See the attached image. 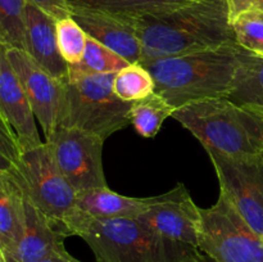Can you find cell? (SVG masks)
I'll return each instance as SVG.
<instances>
[{
  "label": "cell",
  "instance_id": "1",
  "mask_svg": "<svg viewBox=\"0 0 263 262\" xmlns=\"http://www.w3.org/2000/svg\"><path fill=\"white\" fill-rule=\"evenodd\" d=\"M127 22L140 39L141 63L236 44L226 0H194L172 12Z\"/></svg>",
  "mask_w": 263,
  "mask_h": 262
},
{
  "label": "cell",
  "instance_id": "2",
  "mask_svg": "<svg viewBox=\"0 0 263 262\" xmlns=\"http://www.w3.org/2000/svg\"><path fill=\"white\" fill-rule=\"evenodd\" d=\"M69 236H80L97 262H204L198 247L159 235L139 218H94L76 212L67 220Z\"/></svg>",
  "mask_w": 263,
  "mask_h": 262
},
{
  "label": "cell",
  "instance_id": "3",
  "mask_svg": "<svg viewBox=\"0 0 263 262\" xmlns=\"http://www.w3.org/2000/svg\"><path fill=\"white\" fill-rule=\"evenodd\" d=\"M240 50L235 44L141 64L153 76L154 92L176 109L199 100L228 97L235 81Z\"/></svg>",
  "mask_w": 263,
  "mask_h": 262
},
{
  "label": "cell",
  "instance_id": "4",
  "mask_svg": "<svg viewBox=\"0 0 263 262\" xmlns=\"http://www.w3.org/2000/svg\"><path fill=\"white\" fill-rule=\"evenodd\" d=\"M172 117L200 141L205 151L233 158L258 157L263 149V121L226 97L176 108Z\"/></svg>",
  "mask_w": 263,
  "mask_h": 262
},
{
  "label": "cell",
  "instance_id": "5",
  "mask_svg": "<svg viewBox=\"0 0 263 262\" xmlns=\"http://www.w3.org/2000/svg\"><path fill=\"white\" fill-rule=\"evenodd\" d=\"M116 73L84 74L68 71L63 80V98L58 126L86 131L108 139L131 125L133 103L113 91Z\"/></svg>",
  "mask_w": 263,
  "mask_h": 262
},
{
  "label": "cell",
  "instance_id": "6",
  "mask_svg": "<svg viewBox=\"0 0 263 262\" xmlns=\"http://www.w3.org/2000/svg\"><path fill=\"white\" fill-rule=\"evenodd\" d=\"M12 174L26 199L64 228L67 220L76 212L77 193L62 175L48 144L21 152Z\"/></svg>",
  "mask_w": 263,
  "mask_h": 262
},
{
  "label": "cell",
  "instance_id": "7",
  "mask_svg": "<svg viewBox=\"0 0 263 262\" xmlns=\"http://www.w3.org/2000/svg\"><path fill=\"white\" fill-rule=\"evenodd\" d=\"M199 248L215 262H263V236L257 234L220 193L210 208H200Z\"/></svg>",
  "mask_w": 263,
  "mask_h": 262
},
{
  "label": "cell",
  "instance_id": "8",
  "mask_svg": "<svg viewBox=\"0 0 263 262\" xmlns=\"http://www.w3.org/2000/svg\"><path fill=\"white\" fill-rule=\"evenodd\" d=\"M45 139L57 166L77 194L107 186L103 169L104 139L63 126H58Z\"/></svg>",
  "mask_w": 263,
  "mask_h": 262
},
{
  "label": "cell",
  "instance_id": "9",
  "mask_svg": "<svg viewBox=\"0 0 263 262\" xmlns=\"http://www.w3.org/2000/svg\"><path fill=\"white\" fill-rule=\"evenodd\" d=\"M213 164L220 193L240 217L263 236V163L258 157L233 158L207 151Z\"/></svg>",
  "mask_w": 263,
  "mask_h": 262
},
{
  "label": "cell",
  "instance_id": "10",
  "mask_svg": "<svg viewBox=\"0 0 263 262\" xmlns=\"http://www.w3.org/2000/svg\"><path fill=\"white\" fill-rule=\"evenodd\" d=\"M7 57L22 84L44 135L48 138L58 127L63 98V80L51 76L31 58L27 51L7 48Z\"/></svg>",
  "mask_w": 263,
  "mask_h": 262
},
{
  "label": "cell",
  "instance_id": "11",
  "mask_svg": "<svg viewBox=\"0 0 263 262\" xmlns=\"http://www.w3.org/2000/svg\"><path fill=\"white\" fill-rule=\"evenodd\" d=\"M138 218L164 238L199 248L202 213L184 184L159 195Z\"/></svg>",
  "mask_w": 263,
  "mask_h": 262
},
{
  "label": "cell",
  "instance_id": "12",
  "mask_svg": "<svg viewBox=\"0 0 263 262\" xmlns=\"http://www.w3.org/2000/svg\"><path fill=\"white\" fill-rule=\"evenodd\" d=\"M0 113L14 131L21 152L43 144L32 107L8 61L7 46L3 44H0Z\"/></svg>",
  "mask_w": 263,
  "mask_h": 262
},
{
  "label": "cell",
  "instance_id": "13",
  "mask_svg": "<svg viewBox=\"0 0 263 262\" xmlns=\"http://www.w3.org/2000/svg\"><path fill=\"white\" fill-rule=\"evenodd\" d=\"M31 58L58 80L68 76V64L59 53L57 20L36 5H26V48Z\"/></svg>",
  "mask_w": 263,
  "mask_h": 262
},
{
  "label": "cell",
  "instance_id": "14",
  "mask_svg": "<svg viewBox=\"0 0 263 262\" xmlns=\"http://www.w3.org/2000/svg\"><path fill=\"white\" fill-rule=\"evenodd\" d=\"M67 236L69 235L63 226L46 217L26 199L23 236L7 262H37L50 254L66 251L64 239Z\"/></svg>",
  "mask_w": 263,
  "mask_h": 262
},
{
  "label": "cell",
  "instance_id": "15",
  "mask_svg": "<svg viewBox=\"0 0 263 262\" xmlns=\"http://www.w3.org/2000/svg\"><path fill=\"white\" fill-rule=\"evenodd\" d=\"M87 36L120 54L128 63H141V43L130 22L109 15L72 12Z\"/></svg>",
  "mask_w": 263,
  "mask_h": 262
},
{
  "label": "cell",
  "instance_id": "16",
  "mask_svg": "<svg viewBox=\"0 0 263 262\" xmlns=\"http://www.w3.org/2000/svg\"><path fill=\"white\" fill-rule=\"evenodd\" d=\"M26 198L14 175L0 170V252L7 262L25 231Z\"/></svg>",
  "mask_w": 263,
  "mask_h": 262
},
{
  "label": "cell",
  "instance_id": "17",
  "mask_svg": "<svg viewBox=\"0 0 263 262\" xmlns=\"http://www.w3.org/2000/svg\"><path fill=\"white\" fill-rule=\"evenodd\" d=\"M158 199L126 197L103 186L79 193L76 210L94 218H138Z\"/></svg>",
  "mask_w": 263,
  "mask_h": 262
},
{
  "label": "cell",
  "instance_id": "18",
  "mask_svg": "<svg viewBox=\"0 0 263 262\" xmlns=\"http://www.w3.org/2000/svg\"><path fill=\"white\" fill-rule=\"evenodd\" d=\"M194 0H67L71 12L109 15L123 21L172 12Z\"/></svg>",
  "mask_w": 263,
  "mask_h": 262
},
{
  "label": "cell",
  "instance_id": "19",
  "mask_svg": "<svg viewBox=\"0 0 263 262\" xmlns=\"http://www.w3.org/2000/svg\"><path fill=\"white\" fill-rule=\"evenodd\" d=\"M228 99L263 121V58L241 49L233 89Z\"/></svg>",
  "mask_w": 263,
  "mask_h": 262
},
{
  "label": "cell",
  "instance_id": "20",
  "mask_svg": "<svg viewBox=\"0 0 263 262\" xmlns=\"http://www.w3.org/2000/svg\"><path fill=\"white\" fill-rule=\"evenodd\" d=\"M175 107L163 97L153 92L145 99L134 102L130 109V122L136 133L143 138H154L168 117H172Z\"/></svg>",
  "mask_w": 263,
  "mask_h": 262
},
{
  "label": "cell",
  "instance_id": "21",
  "mask_svg": "<svg viewBox=\"0 0 263 262\" xmlns=\"http://www.w3.org/2000/svg\"><path fill=\"white\" fill-rule=\"evenodd\" d=\"M113 91L123 102L134 103L153 94L156 82L144 64L131 63L115 74Z\"/></svg>",
  "mask_w": 263,
  "mask_h": 262
},
{
  "label": "cell",
  "instance_id": "22",
  "mask_svg": "<svg viewBox=\"0 0 263 262\" xmlns=\"http://www.w3.org/2000/svg\"><path fill=\"white\" fill-rule=\"evenodd\" d=\"M128 63L123 57L108 49L87 36L85 53L81 62L73 66H68L69 72L84 74H107L117 73L122 68L127 67Z\"/></svg>",
  "mask_w": 263,
  "mask_h": 262
},
{
  "label": "cell",
  "instance_id": "23",
  "mask_svg": "<svg viewBox=\"0 0 263 262\" xmlns=\"http://www.w3.org/2000/svg\"><path fill=\"white\" fill-rule=\"evenodd\" d=\"M27 0H0V44L7 48H26Z\"/></svg>",
  "mask_w": 263,
  "mask_h": 262
},
{
  "label": "cell",
  "instance_id": "24",
  "mask_svg": "<svg viewBox=\"0 0 263 262\" xmlns=\"http://www.w3.org/2000/svg\"><path fill=\"white\" fill-rule=\"evenodd\" d=\"M231 27L241 49L263 58V10L241 13L231 21Z\"/></svg>",
  "mask_w": 263,
  "mask_h": 262
},
{
  "label": "cell",
  "instance_id": "25",
  "mask_svg": "<svg viewBox=\"0 0 263 262\" xmlns=\"http://www.w3.org/2000/svg\"><path fill=\"white\" fill-rule=\"evenodd\" d=\"M86 40V32L72 15L57 21V41L59 53L68 66L81 62Z\"/></svg>",
  "mask_w": 263,
  "mask_h": 262
},
{
  "label": "cell",
  "instance_id": "26",
  "mask_svg": "<svg viewBox=\"0 0 263 262\" xmlns=\"http://www.w3.org/2000/svg\"><path fill=\"white\" fill-rule=\"evenodd\" d=\"M21 148L14 131L0 113V170L12 172L18 163Z\"/></svg>",
  "mask_w": 263,
  "mask_h": 262
},
{
  "label": "cell",
  "instance_id": "27",
  "mask_svg": "<svg viewBox=\"0 0 263 262\" xmlns=\"http://www.w3.org/2000/svg\"><path fill=\"white\" fill-rule=\"evenodd\" d=\"M27 3L36 5L41 10L48 13L49 15L55 18L57 21L72 15L71 8H69L67 0H27Z\"/></svg>",
  "mask_w": 263,
  "mask_h": 262
},
{
  "label": "cell",
  "instance_id": "28",
  "mask_svg": "<svg viewBox=\"0 0 263 262\" xmlns=\"http://www.w3.org/2000/svg\"><path fill=\"white\" fill-rule=\"evenodd\" d=\"M226 4L229 8L230 22L239 14L248 10H263V0H226Z\"/></svg>",
  "mask_w": 263,
  "mask_h": 262
},
{
  "label": "cell",
  "instance_id": "29",
  "mask_svg": "<svg viewBox=\"0 0 263 262\" xmlns=\"http://www.w3.org/2000/svg\"><path fill=\"white\" fill-rule=\"evenodd\" d=\"M37 262H81V261L74 258V257L71 256L67 251H63V252H58V253L50 254V256L45 257V258L40 259V261Z\"/></svg>",
  "mask_w": 263,
  "mask_h": 262
},
{
  "label": "cell",
  "instance_id": "30",
  "mask_svg": "<svg viewBox=\"0 0 263 262\" xmlns=\"http://www.w3.org/2000/svg\"><path fill=\"white\" fill-rule=\"evenodd\" d=\"M259 158H261V161H262V163H263V149H262L261 154H259Z\"/></svg>",
  "mask_w": 263,
  "mask_h": 262
},
{
  "label": "cell",
  "instance_id": "31",
  "mask_svg": "<svg viewBox=\"0 0 263 262\" xmlns=\"http://www.w3.org/2000/svg\"><path fill=\"white\" fill-rule=\"evenodd\" d=\"M0 262H4V258H3V254H2V252H0Z\"/></svg>",
  "mask_w": 263,
  "mask_h": 262
},
{
  "label": "cell",
  "instance_id": "32",
  "mask_svg": "<svg viewBox=\"0 0 263 262\" xmlns=\"http://www.w3.org/2000/svg\"><path fill=\"white\" fill-rule=\"evenodd\" d=\"M204 262H215V261H213V259H211L210 258V257H208V258L207 259H205V261Z\"/></svg>",
  "mask_w": 263,
  "mask_h": 262
}]
</instances>
